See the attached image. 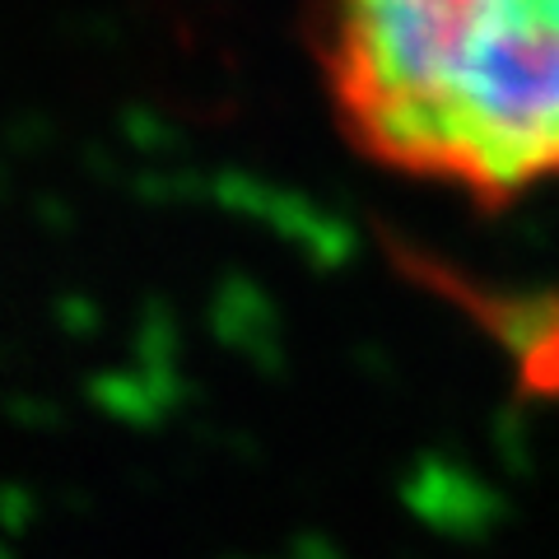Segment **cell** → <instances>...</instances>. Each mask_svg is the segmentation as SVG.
<instances>
[{
	"instance_id": "obj_1",
	"label": "cell",
	"mask_w": 559,
	"mask_h": 559,
	"mask_svg": "<svg viewBox=\"0 0 559 559\" xmlns=\"http://www.w3.org/2000/svg\"><path fill=\"white\" fill-rule=\"evenodd\" d=\"M341 135L476 205L559 182V0H308Z\"/></svg>"
}]
</instances>
